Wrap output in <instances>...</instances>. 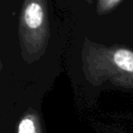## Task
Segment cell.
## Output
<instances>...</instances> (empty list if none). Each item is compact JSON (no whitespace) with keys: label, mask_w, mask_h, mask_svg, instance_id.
<instances>
[{"label":"cell","mask_w":133,"mask_h":133,"mask_svg":"<svg viewBox=\"0 0 133 133\" xmlns=\"http://www.w3.org/2000/svg\"><path fill=\"white\" fill-rule=\"evenodd\" d=\"M43 0H25L19 24L23 57L30 58L40 49L45 33L46 14Z\"/></svg>","instance_id":"1"},{"label":"cell","mask_w":133,"mask_h":133,"mask_svg":"<svg viewBox=\"0 0 133 133\" xmlns=\"http://www.w3.org/2000/svg\"><path fill=\"white\" fill-rule=\"evenodd\" d=\"M113 59L120 69L133 72V52L128 49H118L115 52Z\"/></svg>","instance_id":"2"},{"label":"cell","mask_w":133,"mask_h":133,"mask_svg":"<svg viewBox=\"0 0 133 133\" xmlns=\"http://www.w3.org/2000/svg\"><path fill=\"white\" fill-rule=\"evenodd\" d=\"M17 133H39L38 124L35 115L28 113L20 119Z\"/></svg>","instance_id":"3"},{"label":"cell","mask_w":133,"mask_h":133,"mask_svg":"<svg viewBox=\"0 0 133 133\" xmlns=\"http://www.w3.org/2000/svg\"><path fill=\"white\" fill-rule=\"evenodd\" d=\"M120 0H100L99 5H102V6L105 8H109L117 5Z\"/></svg>","instance_id":"4"},{"label":"cell","mask_w":133,"mask_h":133,"mask_svg":"<svg viewBox=\"0 0 133 133\" xmlns=\"http://www.w3.org/2000/svg\"><path fill=\"white\" fill-rule=\"evenodd\" d=\"M2 68H3V64H2L1 59H0V72H1V70H2Z\"/></svg>","instance_id":"5"}]
</instances>
